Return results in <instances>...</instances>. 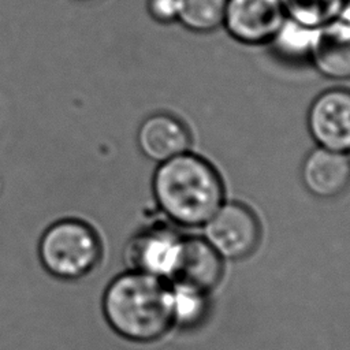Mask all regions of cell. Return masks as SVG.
Returning a JSON list of instances; mask_svg holds the SVG:
<instances>
[{
	"instance_id": "6da1fadb",
	"label": "cell",
	"mask_w": 350,
	"mask_h": 350,
	"mask_svg": "<svg viewBox=\"0 0 350 350\" xmlns=\"http://www.w3.org/2000/svg\"><path fill=\"white\" fill-rule=\"evenodd\" d=\"M103 313L122 338L149 343L174 327V293L170 280L129 269L118 275L103 295Z\"/></svg>"
},
{
	"instance_id": "7a4b0ae2",
	"label": "cell",
	"mask_w": 350,
	"mask_h": 350,
	"mask_svg": "<svg viewBox=\"0 0 350 350\" xmlns=\"http://www.w3.org/2000/svg\"><path fill=\"white\" fill-rule=\"evenodd\" d=\"M152 191L163 215L182 227H202L226 201L219 171L190 150L157 165Z\"/></svg>"
},
{
	"instance_id": "3957f363",
	"label": "cell",
	"mask_w": 350,
	"mask_h": 350,
	"mask_svg": "<svg viewBox=\"0 0 350 350\" xmlns=\"http://www.w3.org/2000/svg\"><path fill=\"white\" fill-rule=\"evenodd\" d=\"M38 252L49 273L59 279L75 280L97 265L101 257V242L88 223L64 219L44 232Z\"/></svg>"
},
{
	"instance_id": "277c9868",
	"label": "cell",
	"mask_w": 350,
	"mask_h": 350,
	"mask_svg": "<svg viewBox=\"0 0 350 350\" xmlns=\"http://www.w3.org/2000/svg\"><path fill=\"white\" fill-rule=\"evenodd\" d=\"M202 227V238L223 260L238 261L249 257L261 239L258 217L238 201H224Z\"/></svg>"
},
{
	"instance_id": "5b68a950",
	"label": "cell",
	"mask_w": 350,
	"mask_h": 350,
	"mask_svg": "<svg viewBox=\"0 0 350 350\" xmlns=\"http://www.w3.org/2000/svg\"><path fill=\"white\" fill-rule=\"evenodd\" d=\"M306 126L317 146L350 154V89L317 94L308 108Z\"/></svg>"
},
{
	"instance_id": "8992f818",
	"label": "cell",
	"mask_w": 350,
	"mask_h": 350,
	"mask_svg": "<svg viewBox=\"0 0 350 350\" xmlns=\"http://www.w3.org/2000/svg\"><path fill=\"white\" fill-rule=\"evenodd\" d=\"M287 16L280 0H227L223 26L245 45L269 44Z\"/></svg>"
},
{
	"instance_id": "52a82bcc",
	"label": "cell",
	"mask_w": 350,
	"mask_h": 350,
	"mask_svg": "<svg viewBox=\"0 0 350 350\" xmlns=\"http://www.w3.org/2000/svg\"><path fill=\"white\" fill-rule=\"evenodd\" d=\"M183 235L168 227H150L135 234L124 250L129 269L170 280Z\"/></svg>"
},
{
	"instance_id": "ba28073f",
	"label": "cell",
	"mask_w": 350,
	"mask_h": 350,
	"mask_svg": "<svg viewBox=\"0 0 350 350\" xmlns=\"http://www.w3.org/2000/svg\"><path fill=\"white\" fill-rule=\"evenodd\" d=\"M309 60L325 78L350 79V0L336 18L314 29Z\"/></svg>"
},
{
	"instance_id": "9c48e42d",
	"label": "cell",
	"mask_w": 350,
	"mask_h": 350,
	"mask_svg": "<svg viewBox=\"0 0 350 350\" xmlns=\"http://www.w3.org/2000/svg\"><path fill=\"white\" fill-rule=\"evenodd\" d=\"M224 273V260L202 237L182 238L171 283L185 284L209 294Z\"/></svg>"
},
{
	"instance_id": "30bf717a",
	"label": "cell",
	"mask_w": 350,
	"mask_h": 350,
	"mask_svg": "<svg viewBox=\"0 0 350 350\" xmlns=\"http://www.w3.org/2000/svg\"><path fill=\"white\" fill-rule=\"evenodd\" d=\"M301 179L317 198L339 197L350 187V154L317 146L304 159Z\"/></svg>"
},
{
	"instance_id": "8fae6325",
	"label": "cell",
	"mask_w": 350,
	"mask_h": 350,
	"mask_svg": "<svg viewBox=\"0 0 350 350\" xmlns=\"http://www.w3.org/2000/svg\"><path fill=\"white\" fill-rule=\"evenodd\" d=\"M137 142L145 157L160 164L189 152L191 134L178 116L157 112L149 115L141 123L137 133Z\"/></svg>"
},
{
	"instance_id": "7c38bea8",
	"label": "cell",
	"mask_w": 350,
	"mask_h": 350,
	"mask_svg": "<svg viewBox=\"0 0 350 350\" xmlns=\"http://www.w3.org/2000/svg\"><path fill=\"white\" fill-rule=\"evenodd\" d=\"M176 22L194 33H211L223 26L227 0H176Z\"/></svg>"
},
{
	"instance_id": "4fadbf2b",
	"label": "cell",
	"mask_w": 350,
	"mask_h": 350,
	"mask_svg": "<svg viewBox=\"0 0 350 350\" xmlns=\"http://www.w3.org/2000/svg\"><path fill=\"white\" fill-rule=\"evenodd\" d=\"M349 0H280L286 16L302 26L317 29L336 18Z\"/></svg>"
},
{
	"instance_id": "5bb4252c",
	"label": "cell",
	"mask_w": 350,
	"mask_h": 350,
	"mask_svg": "<svg viewBox=\"0 0 350 350\" xmlns=\"http://www.w3.org/2000/svg\"><path fill=\"white\" fill-rule=\"evenodd\" d=\"M174 293V327L194 328L208 313V294L197 288L171 283Z\"/></svg>"
},
{
	"instance_id": "9a60e30c",
	"label": "cell",
	"mask_w": 350,
	"mask_h": 350,
	"mask_svg": "<svg viewBox=\"0 0 350 350\" xmlns=\"http://www.w3.org/2000/svg\"><path fill=\"white\" fill-rule=\"evenodd\" d=\"M313 34L314 29L302 26L287 18L269 44H273L275 51L284 59L309 60Z\"/></svg>"
},
{
	"instance_id": "2e32d148",
	"label": "cell",
	"mask_w": 350,
	"mask_h": 350,
	"mask_svg": "<svg viewBox=\"0 0 350 350\" xmlns=\"http://www.w3.org/2000/svg\"><path fill=\"white\" fill-rule=\"evenodd\" d=\"M146 10L157 23L168 25L176 22V0H146Z\"/></svg>"
},
{
	"instance_id": "e0dca14e",
	"label": "cell",
	"mask_w": 350,
	"mask_h": 350,
	"mask_svg": "<svg viewBox=\"0 0 350 350\" xmlns=\"http://www.w3.org/2000/svg\"><path fill=\"white\" fill-rule=\"evenodd\" d=\"M79 1H93V0H79Z\"/></svg>"
}]
</instances>
